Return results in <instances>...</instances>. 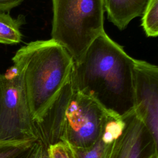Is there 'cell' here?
Here are the masks:
<instances>
[{
    "label": "cell",
    "mask_w": 158,
    "mask_h": 158,
    "mask_svg": "<svg viewBox=\"0 0 158 158\" xmlns=\"http://www.w3.org/2000/svg\"><path fill=\"white\" fill-rule=\"evenodd\" d=\"M135 59L104 32L74 62L70 74L73 89L109 104L133 102Z\"/></svg>",
    "instance_id": "cell-1"
},
{
    "label": "cell",
    "mask_w": 158,
    "mask_h": 158,
    "mask_svg": "<svg viewBox=\"0 0 158 158\" xmlns=\"http://www.w3.org/2000/svg\"><path fill=\"white\" fill-rule=\"evenodd\" d=\"M12 60L22 71L32 118L38 129L69 80L74 60L52 39L27 43Z\"/></svg>",
    "instance_id": "cell-2"
},
{
    "label": "cell",
    "mask_w": 158,
    "mask_h": 158,
    "mask_svg": "<svg viewBox=\"0 0 158 158\" xmlns=\"http://www.w3.org/2000/svg\"><path fill=\"white\" fill-rule=\"evenodd\" d=\"M109 108L98 99L73 89L70 77L45 119L49 122L46 132L49 144L62 142L73 148L89 147L99 137Z\"/></svg>",
    "instance_id": "cell-3"
},
{
    "label": "cell",
    "mask_w": 158,
    "mask_h": 158,
    "mask_svg": "<svg viewBox=\"0 0 158 158\" xmlns=\"http://www.w3.org/2000/svg\"><path fill=\"white\" fill-rule=\"evenodd\" d=\"M104 0H52L51 37L74 62L105 32Z\"/></svg>",
    "instance_id": "cell-4"
},
{
    "label": "cell",
    "mask_w": 158,
    "mask_h": 158,
    "mask_svg": "<svg viewBox=\"0 0 158 158\" xmlns=\"http://www.w3.org/2000/svg\"><path fill=\"white\" fill-rule=\"evenodd\" d=\"M38 140L22 70L16 65L0 75V141Z\"/></svg>",
    "instance_id": "cell-5"
},
{
    "label": "cell",
    "mask_w": 158,
    "mask_h": 158,
    "mask_svg": "<svg viewBox=\"0 0 158 158\" xmlns=\"http://www.w3.org/2000/svg\"><path fill=\"white\" fill-rule=\"evenodd\" d=\"M132 107L149 133L158 152V67L135 59Z\"/></svg>",
    "instance_id": "cell-6"
},
{
    "label": "cell",
    "mask_w": 158,
    "mask_h": 158,
    "mask_svg": "<svg viewBox=\"0 0 158 158\" xmlns=\"http://www.w3.org/2000/svg\"><path fill=\"white\" fill-rule=\"evenodd\" d=\"M127 125L120 138L116 141L111 158H141L144 149V136L146 130L131 107L123 112Z\"/></svg>",
    "instance_id": "cell-7"
},
{
    "label": "cell",
    "mask_w": 158,
    "mask_h": 158,
    "mask_svg": "<svg viewBox=\"0 0 158 158\" xmlns=\"http://www.w3.org/2000/svg\"><path fill=\"white\" fill-rule=\"evenodd\" d=\"M149 0H104L108 20L124 30L135 18L141 16Z\"/></svg>",
    "instance_id": "cell-8"
},
{
    "label": "cell",
    "mask_w": 158,
    "mask_h": 158,
    "mask_svg": "<svg viewBox=\"0 0 158 158\" xmlns=\"http://www.w3.org/2000/svg\"><path fill=\"white\" fill-rule=\"evenodd\" d=\"M126 125L123 112L120 114L116 109L109 108L103 118L99 137L106 144H113L122 135Z\"/></svg>",
    "instance_id": "cell-9"
},
{
    "label": "cell",
    "mask_w": 158,
    "mask_h": 158,
    "mask_svg": "<svg viewBox=\"0 0 158 158\" xmlns=\"http://www.w3.org/2000/svg\"><path fill=\"white\" fill-rule=\"evenodd\" d=\"M24 23V15L13 18L9 12L0 11V43L15 44L20 43L22 38L20 27Z\"/></svg>",
    "instance_id": "cell-10"
},
{
    "label": "cell",
    "mask_w": 158,
    "mask_h": 158,
    "mask_svg": "<svg viewBox=\"0 0 158 158\" xmlns=\"http://www.w3.org/2000/svg\"><path fill=\"white\" fill-rule=\"evenodd\" d=\"M106 144L99 137L91 146L85 148L69 146L74 158H111L115 144Z\"/></svg>",
    "instance_id": "cell-11"
},
{
    "label": "cell",
    "mask_w": 158,
    "mask_h": 158,
    "mask_svg": "<svg viewBox=\"0 0 158 158\" xmlns=\"http://www.w3.org/2000/svg\"><path fill=\"white\" fill-rule=\"evenodd\" d=\"M38 140L0 141V158H22Z\"/></svg>",
    "instance_id": "cell-12"
},
{
    "label": "cell",
    "mask_w": 158,
    "mask_h": 158,
    "mask_svg": "<svg viewBox=\"0 0 158 158\" xmlns=\"http://www.w3.org/2000/svg\"><path fill=\"white\" fill-rule=\"evenodd\" d=\"M141 26L147 36H157L158 0H149L142 15Z\"/></svg>",
    "instance_id": "cell-13"
},
{
    "label": "cell",
    "mask_w": 158,
    "mask_h": 158,
    "mask_svg": "<svg viewBox=\"0 0 158 158\" xmlns=\"http://www.w3.org/2000/svg\"><path fill=\"white\" fill-rule=\"evenodd\" d=\"M46 150L49 158H74L69 146L62 142L49 144Z\"/></svg>",
    "instance_id": "cell-14"
},
{
    "label": "cell",
    "mask_w": 158,
    "mask_h": 158,
    "mask_svg": "<svg viewBox=\"0 0 158 158\" xmlns=\"http://www.w3.org/2000/svg\"><path fill=\"white\" fill-rule=\"evenodd\" d=\"M44 147L41 139L36 141L22 158H40Z\"/></svg>",
    "instance_id": "cell-15"
},
{
    "label": "cell",
    "mask_w": 158,
    "mask_h": 158,
    "mask_svg": "<svg viewBox=\"0 0 158 158\" xmlns=\"http://www.w3.org/2000/svg\"><path fill=\"white\" fill-rule=\"evenodd\" d=\"M25 0H0V11L9 12Z\"/></svg>",
    "instance_id": "cell-16"
},
{
    "label": "cell",
    "mask_w": 158,
    "mask_h": 158,
    "mask_svg": "<svg viewBox=\"0 0 158 158\" xmlns=\"http://www.w3.org/2000/svg\"><path fill=\"white\" fill-rule=\"evenodd\" d=\"M146 158H158V152L153 149L151 154H150Z\"/></svg>",
    "instance_id": "cell-17"
},
{
    "label": "cell",
    "mask_w": 158,
    "mask_h": 158,
    "mask_svg": "<svg viewBox=\"0 0 158 158\" xmlns=\"http://www.w3.org/2000/svg\"><path fill=\"white\" fill-rule=\"evenodd\" d=\"M40 158H49L46 148H44V149H43V151L42 152V154H41V155Z\"/></svg>",
    "instance_id": "cell-18"
}]
</instances>
